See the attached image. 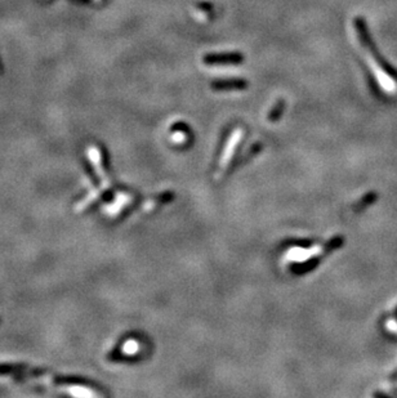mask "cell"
<instances>
[{
    "instance_id": "14",
    "label": "cell",
    "mask_w": 397,
    "mask_h": 398,
    "mask_svg": "<svg viewBox=\"0 0 397 398\" xmlns=\"http://www.w3.org/2000/svg\"><path fill=\"white\" fill-rule=\"evenodd\" d=\"M396 319H397V310H396Z\"/></svg>"
},
{
    "instance_id": "10",
    "label": "cell",
    "mask_w": 397,
    "mask_h": 398,
    "mask_svg": "<svg viewBox=\"0 0 397 398\" xmlns=\"http://www.w3.org/2000/svg\"><path fill=\"white\" fill-rule=\"evenodd\" d=\"M173 197H174L173 192L163 193V195H160V196H158V197H155L152 201L148 202L147 205H146V210H147V209L155 208V206H158L159 204H165V202H169L170 200H173Z\"/></svg>"
},
{
    "instance_id": "6",
    "label": "cell",
    "mask_w": 397,
    "mask_h": 398,
    "mask_svg": "<svg viewBox=\"0 0 397 398\" xmlns=\"http://www.w3.org/2000/svg\"><path fill=\"white\" fill-rule=\"evenodd\" d=\"M343 243H344V239L342 236L333 237L330 241H328L326 243H324L322 246H318L320 247V251H318V254L325 255V254L330 253V251H334V250L339 249L340 246H343Z\"/></svg>"
},
{
    "instance_id": "12",
    "label": "cell",
    "mask_w": 397,
    "mask_h": 398,
    "mask_svg": "<svg viewBox=\"0 0 397 398\" xmlns=\"http://www.w3.org/2000/svg\"><path fill=\"white\" fill-rule=\"evenodd\" d=\"M390 380H391V382H397V370H395L394 373L390 375Z\"/></svg>"
},
{
    "instance_id": "11",
    "label": "cell",
    "mask_w": 397,
    "mask_h": 398,
    "mask_svg": "<svg viewBox=\"0 0 397 398\" xmlns=\"http://www.w3.org/2000/svg\"><path fill=\"white\" fill-rule=\"evenodd\" d=\"M374 397H383V398H390L391 396L387 395V393H382V392H377L374 393Z\"/></svg>"
},
{
    "instance_id": "3",
    "label": "cell",
    "mask_w": 397,
    "mask_h": 398,
    "mask_svg": "<svg viewBox=\"0 0 397 398\" xmlns=\"http://www.w3.org/2000/svg\"><path fill=\"white\" fill-rule=\"evenodd\" d=\"M243 129H236L233 132L232 137L230 138L228 143H227L226 151H224L223 156L221 159V164H219V173H224V170L227 169L228 164H230L231 159H232L233 154H235V150L237 149L240 141L243 138Z\"/></svg>"
},
{
    "instance_id": "8",
    "label": "cell",
    "mask_w": 397,
    "mask_h": 398,
    "mask_svg": "<svg viewBox=\"0 0 397 398\" xmlns=\"http://www.w3.org/2000/svg\"><path fill=\"white\" fill-rule=\"evenodd\" d=\"M284 108H285V101H284V99H280V101L272 107L271 112L268 114L267 117L268 121H270V123H276V121H279L281 115L284 114Z\"/></svg>"
},
{
    "instance_id": "1",
    "label": "cell",
    "mask_w": 397,
    "mask_h": 398,
    "mask_svg": "<svg viewBox=\"0 0 397 398\" xmlns=\"http://www.w3.org/2000/svg\"><path fill=\"white\" fill-rule=\"evenodd\" d=\"M353 26H355V31L357 34L360 44L364 48V51L370 56V60L373 61V64L377 66V69L381 70L383 75H386L388 79H391L392 81L397 84V70L392 65L388 64L386 58H383V56L379 53V51L377 49V45L373 41L372 35L369 32L365 19L361 18V17H356L353 19Z\"/></svg>"
},
{
    "instance_id": "2",
    "label": "cell",
    "mask_w": 397,
    "mask_h": 398,
    "mask_svg": "<svg viewBox=\"0 0 397 398\" xmlns=\"http://www.w3.org/2000/svg\"><path fill=\"white\" fill-rule=\"evenodd\" d=\"M205 65H239L244 62V56L241 53L231 52V53H210L204 57Z\"/></svg>"
},
{
    "instance_id": "7",
    "label": "cell",
    "mask_w": 397,
    "mask_h": 398,
    "mask_svg": "<svg viewBox=\"0 0 397 398\" xmlns=\"http://www.w3.org/2000/svg\"><path fill=\"white\" fill-rule=\"evenodd\" d=\"M318 264V259H311L306 263H302V264H297L294 267H292V272H294L296 275H302V273H306V272L312 271L313 268H316Z\"/></svg>"
},
{
    "instance_id": "4",
    "label": "cell",
    "mask_w": 397,
    "mask_h": 398,
    "mask_svg": "<svg viewBox=\"0 0 397 398\" xmlns=\"http://www.w3.org/2000/svg\"><path fill=\"white\" fill-rule=\"evenodd\" d=\"M248 81L244 79L231 80H215L210 82V88L217 92H227V90H244L248 88Z\"/></svg>"
},
{
    "instance_id": "9",
    "label": "cell",
    "mask_w": 397,
    "mask_h": 398,
    "mask_svg": "<svg viewBox=\"0 0 397 398\" xmlns=\"http://www.w3.org/2000/svg\"><path fill=\"white\" fill-rule=\"evenodd\" d=\"M138 351H139V343L137 340H134V339L126 340L123 344V347H121V352H123L125 356H134Z\"/></svg>"
},
{
    "instance_id": "13",
    "label": "cell",
    "mask_w": 397,
    "mask_h": 398,
    "mask_svg": "<svg viewBox=\"0 0 397 398\" xmlns=\"http://www.w3.org/2000/svg\"><path fill=\"white\" fill-rule=\"evenodd\" d=\"M395 395H396V396H397V391H395Z\"/></svg>"
},
{
    "instance_id": "5",
    "label": "cell",
    "mask_w": 397,
    "mask_h": 398,
    "mask_svg": "<svg viewBox=\"0 0 397 398\" xmlns=\"http://www.w3.org/2000/svg\"><path fill=\"white\" fill-rule=\"evenodd\" d=\"M377 200H378V193L377 192L366 193L365 196L361 197V200L357 201L356 205L353 206V212H356V213L363 212V210H365L366 208H369L370 205H373V204H374Z\"/></svg>"
}]
</instances>
